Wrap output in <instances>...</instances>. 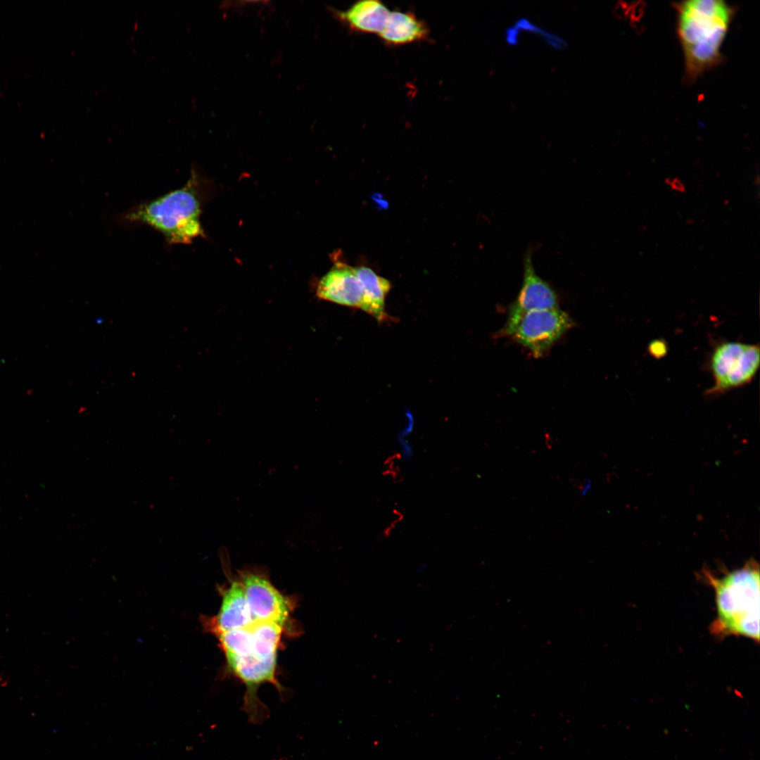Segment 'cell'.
<instances>
[{
	"label": "cell",
	"mask_w": 760,
	"mask_h": 760,
	"mask_svg": "<svg viewBox=\"0 0 760 760\" xmlns=\"http://www.w3.org/2000/svg\"><path fill=\"white\" fill-rule=\"evenodd\" d=\"M574 325L571 317L560 308L507 312L499 334L527 348L535 357H540Z\"/></svg>",
	"instance_id": "277c9868"
},
{
	"label": "cell",
	"mask_w": 760,
	"mask_h": 760,
	"mask_svg": "<svg viewBox=\"0 0 760 760\" xmlns=\"http://www.w3.org/2000/svg\"><path fill=\"white\" fill-rule=\"evenodd\" d=\"M236 576L243 588L254 621L276 623L295 631L291 617L295 602L274 586L264 569L239 570Z\"/></svg>",
	"instance_id": "8992f818"
},
{
	"label": "cell",
	"mask_w": 760,
	"mask_h": 760,
	"mask_svg": "<svg viewBox=\"0 0 760 760\" xmlns=\"http://www.w3.org/2000/svg\"><path fill=\"white\" fill-rule=\"evenodd\" d=\"M523 265L522 284L516 299L509 308L508 313L519 314L531 310L559 308L557 292L535 270L531 248L526 251Z\"/></svg>",
	"instance_id": "ba28073f"
},
{
	"label": "cell",
	"mask_w": 760,
	"mask_h": 760,
	"mask_svg": "<svg viewBox=\"0 0 760 760\" xmlns=\"http://www.w3.org/2000/svg\"><path fill=\"white\" fill-rule=\"evenodd\" d=\"M760 364L759 344L721 341L713 347L707 367L714 379L705 395L716 396L750 384Z\"/></svg>",
	"instance_id": "5b68a950"
},
{
	"label": "cell",
	"mask_w": 760,
	"mask_h": 760,
	"mask_svg": "<svg viewBox=\"0 0 760 760\" xmlns=\"http://www.w3.org/2000/svg\"><path fill=\"white\" fill-rule=\"evenodd\" d=\"M668 344L662 338H657L650 341L647 346L648 353L656 359L664 357L668 353Z\"/></svg>",
	"instance_id": "4fadbf2b"
},
{
	"label": "cell",
	"mask_w": 760,
	"mask_h": 760,
	"mask_svg": "<svg viewBox=\"0 0 760 760\" xmlns=\"http://www.w3.org/2000/svg\"><path fill=\"white\" fill-rule=\"evenodd\" d=\"M338 20L350 30L367 34H379L385 27L391 12L376 0L357 1L345 11L331 9Z\"/></svg>",
	"instance_id": "30bf717a"
},
{
	"label": "cell",
	"mask_w": 760,
	"mask_h": 760,
	"mask_svg": "<svg viewBox=\"0 0 760 760\" xmlns=\"http://www.w3.org/2000/svg\"><path fill=\"white\" fill-rule=\"evenodd\" d=\"M317 296L338 305L362 309L364 291L354 267L338 261L319 281Z\"/></svg>",
	"instance_id": "9c48e42d"
},
{
	"label": "cell",
	"mask_w": 760,
	"mask_h": 760,
	"mask_svg": "<svg viewBox=\"0 0 760 760\" xmlns=\"http://www.w3.org/2000/svg\"><path fill=\"white\" fill-rule=\"evenodd\" d=\"M715 593L716 617L709 630L716 637L745 636L759 641V566L751 559L721 577L704 571Z\"/></svg>",
	"instance_id": "7a4b0ae2"
},
{
	"label": "cell",
	"mask_w": 760,
	"mask_h": 760,
	"mask_svg": "<svg viewBox=\"0 0 760 760\" xmlns=\"http://www.w3.org/2000/svg\"><path fill=\"white\" fill-rule=\"evenodd\" d=\"M363 288L364 298L362 309L379 322L388 319L385 311V298L391 289L386 279L376 274L372 269L360 266L354 267Z\"/></svg>",
	"instance_id": "7c38bea8"
},
{
	"label": "cell",
	"mask_w": 760,
	"mask_h": 760,
	"mask_svg": "<svg viewBox=\"0 0 760 760\" xmlns=\"http://www.w3.org/2000/svg\"><path fill=\"white\" fill-rule=\"evenodd\" d=\"M229 584L219 589L222 602L218 613L213 616L201 617L203 630L216 635L219 633L251 626L255 621L248 605L241 583L236 576L229 575Z\"/></svg>",
	"instance_id": "52a82bcc"
},
{
	"label": "cell",
	"mask_w": 760,
	"mask_h": 760,
	"mask_svg": "<svg viewBox=\"0 0 760 760\" xmlns=\"http://www.w3.org/2000/svg\"><path fill=\"white\" fill-rule=\"evenodd\" d=\"M379 35L387 44L398 46L427 39L429 30L413 13L393 11Z\"/></svg>",
	"instance_id": "8fae6325"
},
{
	"label": "cell",
	"mask_w": 760,
	"mask_h": 760,
	"mask_svg": "<svg viewBox=\"0 0 760 760\" xmlns=\"http://www.w3.org/2000/svg\"><path fill=\"white\" fill-rule=\"evenodd\" d=\"M676 32L685 76L692 83L722 61L721 49L735 15L722 0H688L675 4Z\"/></svg>",
	"instance_id": "6da1fadb"
},
{
	"label": "cell",
	"mask_w": 760,
	"mask_h": 760,
	"mask_svg": "<svg viewBox=\"0 0 760 760\" xmlns=\"http://www.w3.org/2000/svg\"><path fill=\"white\" fill-rule=\"evenodd\" d=\"M591 486L592 483L590 480L588 478H585L580 491V494L582 497L586 496V495L590 490Z\"/></svg>",
	"instance_id": "5bb4252c"
},
{
	"label": "cell",
	"mask_w": 760,
	"mask_h": 760,
	"mask_svg": "<svg viewBox=\"0 0 760 760\" xmlns=\"http://www.w3.org/2000/svg\"><path fill=\"white\" fill-rule=\"evenodd\" d=\"M201 214L199 181L192 170L182 187L130 208L123 215V220L151 227L168 244H188L204 236Z\"/></svg>",
	"instance_id": "3957f363"
},
{
	"label": "cell",
	"mask_w": 760,
	"mask_h": 760,
	"mask_svg": "<svg viewBox=\"0 0 760 760\" xmlns=\"http://www.w3.org/2000/svg\"><path fill=\"white\" fill-rule=\"evenodd\" d=\"M670 186H671L672 189H675L676 191H680V192L685 191V186H684L683 184L680 181V179H678L677 178L673 179L671 182Z\"/></svg>",
	"instance_id": "9a60e30c"
}]
</instances>
